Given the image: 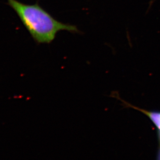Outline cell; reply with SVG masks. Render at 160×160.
<instances>
[{
  "instance_id": "obj_1",
  "label": "cell",
  "mask_w": 160,
  "mask_h": 160,
  "mask_svg": "<svg viewBox=\"0 0 160 160\" xmlns=\"http://www.w3.org/2000/svg\"><path fill=\"white\" fill-rule=\"evenodd\" d=\"M7 1L8 4L15 12L23 26L37 44H50L59 31L80 32L74 25L56 20L38 3L27 4L17 0Z\"/></svg>"
},
{
  "instance_id": "obj_2",
  "label": "cell",
  "mask_w": 160,
  "mask_h": 160,
  "mask_svg": "<svg viewBox=\"0 0 160 160\" xmlns=\"http://www.w3.org/2000/svg\"><path fill=\"white\" fill-rule=\"evenodd\" d=\"M115 97L117 99H119L120 101H121L123 102V105L128 108H132L134 109L137 110L138 111H140L141 112L145 114L149 118L150 120H151V121L152 122L153 124L154 125V126H156L157 129L160 145V111L146 110L143 109H141V108H138L137 107L134 106L131 103H128V102H125L124 100H122V99L120 98L118 95H115ZM158 160H160V152H159Z\"/></svg>"
}]
</instances>
